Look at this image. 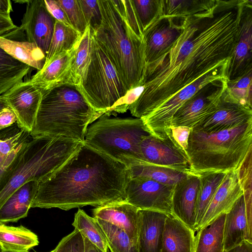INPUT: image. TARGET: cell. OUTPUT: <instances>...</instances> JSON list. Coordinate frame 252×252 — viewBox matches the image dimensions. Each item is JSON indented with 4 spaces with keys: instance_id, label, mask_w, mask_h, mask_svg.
Masks as SVG:
<instances>
[{
    "instance_id": "1",
    "label": "cell",
    "mask_w": 252,
    "mask_h": 252,
    "mask_svg": "<svg viewBox=\"0 0 252 252\" xmlns=\"http://www.w3.org/2000/svg\"><path fill=\"white\" fill-rule=\"evenodd\" d=\"M245 0H218L211 11L185 18L179 37L146 65L138 98L128 109L142 118L183 88L212 69L228 63L239 32Z\"/></svg>"
},
{
    "instance_id": "2",
    "label": "cell",
    "mask_w": 252,
    "mask_h": 252,
    "mask_svg": "<svg viewBox=\"0 0 252 252\" xmlns=\"http://www.w3.org/2000/svg\"><path fill=\"white\" fill-rule=\"evenodd\" d=\"M129 168L85 143L54 174L39 183L31 208L63 210L126 200Z\"/></svg>"
},
{
    "instance_id": "3",
    "label": "cell",
    "mask_w": 252,
    "mask_h": 252,
    "mask_svg": "<svg viewBox=\"0 0 252 252\" xmlns=\"http://www.w3.org/2000/svg\"><path fill=\"white\" fill-rule=\"evenodd\" d=\"M100 25L91 32L105 50L128 91L142 86L146 67L143 38L128 24L122 0H98Z\"/></svg>"
},
{
    "instance_id": "4",
    "label": "cell",
    "mask_w": 252,
    "mask_h": 252,
    "mask_svg": "<svg viewBox=\"0 0 252 252\" xmlns=\"http://www.w3.org/2000/svg\"><path fill=\"white\" fill-rule=\"evenodd\" d=\"M103 115L90 105L78 85L63 82L42 90L30 134L62 136L84 143L89 125Z\"/></svg>"
},
{
    "instance_id": "5",
    "label": "cell",
    "mask_w": 252,
    "mask_h": 252,
    "mask_svg": "<svg viewBox=\"0 0 252 252\" xmlns=\"http://www.w3.org/2000/svg\"><path fill=\"white\" fill-rule=\"evenodd\" d=\"M252 120L231 129L206 133L191 129L187 155L191 171L201 174L237 171L252 153Z\"/></svg>"
},
{
    "instance_id": "6",
    "label": "cell",
    "mask_w": 252,
    "mask_h": 252,
    "mask_svg": "<svg viewBox=\"0 0 252 252\" xmlns=\"http://www.w3.org/2000/svg\"><path fill=\"white\" fill-rule=\"evenodd\" d=\"M84 143L62 136L32 137L24 144L0 191V208L27 182L39 183L58 170Z\"/></svg>"
},
{
    "instance_id": "7",
    "label": "cell",
    "mask_w": 252,
    "mask_h": 252,
    "mask_svg": "<svg viewBox=\"0 0 252 252\" xmlns=\"http://www.w3.org/2000/svg\"><path fill=\"white\" fill-rule=\"evenodd\" d=\"M151 134L141 118L103 116L88 127L84 143L126 164L130 158L142 161L140 144Z\"/></svg>"
},
{
    "instance_id": "8",
    "label": "cell",
    "mask_w": 252,
    "mask_h": 252,
    "mask_svg": "<svg viewBox=\"0 0 252 252\" xmlns=\"http://www.w3.org/2000/svg\"><path fill=\"white\" fill-rule=\"evenodd\" d=\"M92 35L90 63L79 86L90 105L106 115L128 90L105 50Z\"/></svg>"
},
{
    "instance_id": "9",
    "label": "cell",
    "mask_w": 252,
    "mask_h": 252,
    "mask_svg": "<svg viewBox=\"0 0 252 252\" xmlns=\"http://www.w3.org/2000/svg\"><path fill=\"white\" fill-rule=\"evenodd\" d=\"M227 66L226 63L212 69L174 94L150 114L141 118L151 134L158 137L163 136L170 127L177 111L206 84L219 77H225Z\"/></svg>"
},
{
    "instance_id": "10",
    "label": "cell",
    "mask_w": 252,
    "mask_h": 252,
    "mask_svg": "<svg viewBox=\"0 0 252 252\" xmlns=\"http://www.w3.org/2000/svg\"><path fill=\"white\" fill-rule=\"evenodd\" d=\"M227 88V80L222 76L199 90L175 113L171 126L194 127L217 109Z\"/></svg>"
},
{
    "instance_id": "11",
    "label": "cell",
    "mask_w": 252,
    "mask_h": 252,
    "mask_svg": "<svg viewBox=\"0 0 252 252\" xmlns=\"http://www.w3.org/2000/svg\"><path fill=\"white\" fill-rule=\"evenodd\" d=\"M173 187L148 177L131 178L126 189V201L140 210L171 214Z\"/></svg>"
},
{
    "instance_id": "12",
    "label": "cell",
    "mask_w": 252,
    "mask_h": 252,
    "mask_svg": "<svg viewBox=\"0 0 252 252\" xmlns=\"http://www.w3.org/2000/svg\"><path fill=\"white\" fill-rule=\"evenodd\" d=\"M161 137L151 134L140 144L142 161L153 164L192 173L186 154L173 140L168 128Z\"/></svg>"
},
{
    "instance_id": "13",
    "label": "cell",
    "mask_w": 252,
    "mask_h": 252,
    "mask_svg": "<svg viewBox=\"0 0 252 252\" xmlns=\"http://www.w3.org/2000/svg\"><path fill=\"white\" fill-rule=\"evenodd\" d=\"M42 96V90L30 80L15 85L1 95L15 113L18 127L31 133L34 125Z\"/></svg>"
},
{
    "instance_id": "14",
    "label": "cell",
    "mask_w": 252,
    "mask_h": 252,
    "mask_svg": "<svg viewBox=\"0 0 252 252\" xmlns=\"http://www.w3.org/2000/svg\"><path fill=\"white\" fill-rule=\"evenodd\" d=\"M252 70V1L243 4L239 32L225 72L227 81L235 80Z\"/></svg>"
},
{
    "instance_id": "15",
    "label": "cell",
    "mask_w": 252,
    "mask_h": 252,
    "mask_svg": "<svg viewBox=\"0 0 252 252\" xmlns=\"http://www.w3.org/2000/svg\"><path fill=\"white\" fill-rule=\"evenodd\" d=\"M185 18L160 16L144 32L146 65L158 58L179 37L184 30Z\"/></svg>"
},
{
    "instance_id": "16",
    "label": "cell",
    "mask_w": 252,
    "mask_h": 252,
    "mask_svg": "<svg viewBox=\"0 0 252 252\" xmlns=\"http://www.w3.org/2000/svg\"><path fill=\"white\" fill-rule=\"evenodd\" d=\"M55 19L47 11L44 0H29L17 31L24 32L27 41L35 43L46 56L53 35Z\"/></svg>"
},
{
    "instance_id": "17",
    "label": "cell",
    "mask_w": 252,
    "mask_h": 252,
    "mask_svg": "<svg viewBox=\"0 0 252 252\" xmlns=\"http://www.w3.org/2000/svg\"><path fill=\"white\" fill-rule=\"evenodd\" d=\"M252 192H245L226 214L224 251L245 241L252 242Z\"/></svg>"
},
{
    "instance_id": "18",
    "label": "cell",
    "mask_w": 252,
    "mask_h": 252,
    "mask_svg": "<svg viewBox=\"0 0 252 252\" xmlns=\"http://www.w3.org/2000/svg\"><path fill=\"white\" fill-rule=\"evenodd\" d=\"M250 120H252V109L235 100L226 88L217 110L191 129L213 133L233 128Z\"/></svg>"
},
{
    "instance_id": "19",
    "label": "cell",
    "mask_w": 252,
    "mask_h": 252,
    "mask_svg": "<svg viewBox=\"0 0 252 252\" xmlns=\"http://www.w3.org/2000/svg\"><path fill=\"white\" fill-rule=\"evenodd\" d=\"M199 184V175L190 174L174 186L171 198V215L194 232Z\"/></svg>"
},
{
    "instance_id": "20",
    "label": "cell",
    "mask_w": 252,
    "mask_h": 252,
    "mask_svg": "<svg viewBox=\"0 0 252 252\" xmlns=\"http://www.w3.org/2000/svg\"><path fill=\"white\" fill-rule=\"evenodd\" d=\"M244 193L238 170L226 173L207 208L198 230L209 225L220 215L228 212Z\"/></svg>"
},
{
    "instance_id": "21",
    "label": "cell",
    "mask_w": 252,
    "mask_h": 252,
    "mask_svg": "<svg viewBox=\"0 0 252 252\" xmlns=\"http://www.w3.org/2000/svg\"><path fill=\"white\" fill-rule=\"evenodd\" d=\"M94 218L108 222L138 240L140 210L126 200L95 207Z\"/></svg>"
},
{
    "instance_id": "22",
    "label": "cell",
    "mask_w": 252,
    "mask_h": 252,
    "mask_svg": "<svg viewBox=\"0 0 252 252\" xmlns=\"http://www.w3.org/2000/svg\"><path fill=\"white\" fill-rule=\"evenodd\" d=\"M167 215L157 211L140 210L138 235L139 252H161Z\"/></svg>"
},
{
    "instance_id": "23",
    "label": "cell",
    "mask_w": 252,
    "mask_h": 252,
    "mask_svg": "<svg viewBox=\"0 0 252 252\" xmlns=\"http://www.w3.org/2000/svg\"><path fill=\"white\" fill-rule=\"evenodd\" d=\"M39 182L30 181L17 189L0 208V224L17 222L26 218L35 198Z\"/></svg>"
},
{
    "instance_id": "24",
    "label": "cell",
    "mask_w": 252,
    "mask_h": 252,
    "mask_svg": "<svg viewBox=\"0 0 252 252\" xmlns=\"http://www.w3.org/2000/svg\"><path fill=\"white\" fill-rule=\"evenodd\" d=\"M78 45L70 51L55 56L32 76L31 83L42 90L65 82Z\"/></svg>"
},
{
    "instance_id": "25",
    "label": "cell",
    "mask_w": 252,
    "mask_h": 252,
    "mask_svg": "<svg viewBox=\"0 0 252 252\" xmlns=\"http://www.w3.org/2000/svg\"><path fill=\"white\" fill-rule=\"evenodd\" d=\"M194 232L171 214L165 220L161 252H192Z\"/></svg>"
},
{
    "instance_id": "26",
    "label": "cell",
    "mask_w": 252,
    "mask_h": 252,
    "mask_svg": "<svg viewBox=\"0 0 252 252\" xmlns=\"http://www.w3.org/2000/svg\"><path fill=\"white\" fill-rule=\"evenodd\" d=\"M126 165L130 170L131 178L148 177L159 183L172 186L190 174H193L135 159H128Z\"/></svg>"
},
{
    "instance_id": "27",
    "label": "cell",
    "mask_w": 252,
    "mask_h": 252,
    "mask_svg": "<svg viewBox=\"0 0 252 252\" xmlns=\"http://www.w3.org/2000/svg\"><path fill=\"white\" fill-rule=\"evenodd\" d=\"M0 48L19 62L38 70L45 63L46 55L34 43L0 36Z\"/></svg>"
},
{
    "instance_id": "28",
    "label": "cell",
    "mask_w": 252,
    "mask_h": 252,
    "mask_svg": "<svg viewBox=\"0 0 252 252\" xmlns=\"http://www.w3.org/2000/svg\"><path fill=\"white\" fill-rule=\"evenodd\" d=\"M38 244L37 235L26 227L0 224V246L3 251L27 252Z\"/></svg>"
},
{
    "instance_id": "29",
    "label": "cell",
    "mask_w": 252,
    "mask_h": 252,
    "mask_svg": "<svg viewBox=\"0 0 252 252\" xmlns=\"http://www.w3.org/2000/svg\"><path fill=\"white\" fill-rule=\"evenodd\" d=\"M226 214L197 230L192 252H224V226Z\"/></svg>"
},
{
    "instance_id": "30",
    "label": "cell",
    "mask_w": 252,
    "mask_h": 252,
    "mask_svg": "<svg viewBox=\"0 0 252 252\" xmlns=\"http://www.w3.org/2000/svg\"><path fill=\"white\" fill-rule=\"evenodd\" d=\"M218 0H161L160 16L186 18L211 11Z\"/></svg>"
},
{
    "instance_id": "31",
    "label": "cell",
    "mask_w": 252,
    "mask_h": 252,
    "mask_svg": "<svg viewBox=\"0 0 252 252\" xmlns=\"http://www.w3.org/2000/svg\"><path fill=\"white\" fill-rule=\"evenodd\" d=\"M226 174L223 172H214L199 175L200 184L195 215V232L198 230L207 208Z\"/></svg>"
},
{
    "instance_id": "32",
    "label": "cell",
    "mask_w": 252,
    "mask_h": 252,
    "mask_svg": "<svg viewBox=\"0 0 252 252\" xmlns=\"http://www.w3.org/2000/svg\"><path fill=\"white\" fill-rule=\"evenodd\" d=\"M30 69L0 48V96L23 81Z\"/></svg>"
},
{
    "instance_id": "33",
    "label": "cell",
    "mask_w": 252,
    "mask_h": 252,
    "mask_svg": "<svg viewBox=\"0 0 252 252\" xmlns=\"http://www.w3.org/2000/svg\"><path fill=\"white\" fill-rule=\"evenodd\" d=\"M82 34L71 27L55 20L53 35L46 56L45 63L57 55L71 50L79 43Z\"/></svg>"
},
{
    "instance_id": "34",
    "label": "cell",
    "mask_w": 252,
    "mask_h": 252,
    "mask_svg": "<svg viewBox=\"0 0 252 252\" xmlns=\"http://www.w3.org/2000/svg\"><path fill=\"white\" fill-rule=\"evenodd\" d=\"M92 39V32L88 25L76 48L65 82L78 85L80 84L90 63Z\"/></svg>"
},
{
    "instance_id": "35",
    "label": "cell",
    "mask_w": 252,
    "mask_h": 252,
    "mask_svg": "<svg viewBox=\"0 0 252 252\" xmlns=\"http://www.w3.org/2000/svg\"><path fill=\"white\" fill-rule=\"evenodd\" d=\"M72 225L100 251L108 252L105 235L95 218L88 215L83 210L78 209L74 215Z\"/></svg>"
},
{
    "instance_id": "36",
    "label": "cell",
    "mask_w": 252,
    "mask_h": 252,
    "mask_svg": "<svg viewBox=\"0 0 252 252\" xmlns=\"http://www.w3.org/2000/svg\"><path fill=\"white\" fill-rule=\"evenodd\" d=\"M96 220L105 235L110 252H139L137 240L132 239L123 230L108 222Z\"/></svg>"
},
{
    "instance_id": "37",
    "label": "cell",
    "mask_w": 252,
    "mask_h": 252,
    "mask_svg": "<svg viewBox=\"0 0 252 252\" xmlns=\"http://www.w3.org/2000/svg\"><path fill=\"white\" fill-rule=\"evenodd\" d=\"M29 136L30 133L19 127L15 132L0 134V165L15 160Z\"/></svg>"
},
{
    "instance_id": "38",
    "label": "cell",
    "mask_w": 252,
    "mask_h": 252,
    "mask_svg": "<svg viewBox=\"0 0 252 252\" xmlns=\"http://www.w3.org/2000/svg\"><path fill=\"white\" fill-rule=\"evenodd\" d=\"M143 34L160 17L161 0H131Z\"/></svg>"
},
{
    "instance_id": "39",
    "label": "cell",
    "mask_w": 252,
    "mask_h": 252,
    "mask_svg": "<svg viewBox=\"0 0 252 252\" xmlns=\"http://www.w3.org/2000/svg\"><path fill=\"white\" fill-rule=\"evenodd\" d=\"M252 70L231 81H227V91L240 104L252 109Z\"/></svg>"
},
{
    "instance_id": "40",
    "label": "cell",
    "mask_w": 252,
    "mask_h": 252,
    "mask_svg": "<svg viewBox=\"0 0 252 252\" xmlns=\"http://www.w3.org/2000/svg\"><path fill=\"white\" fill-rule=\"evenodd\" d=\"M63 9L71 27L83 34L88 25L79 0H57Z\"/></svg>"
},
{
    "instance_id": "41",
    "label": "cell",
    "mask_w": 252,
    "mask_h": 252,
    "mask_svg": "<svg viewBox=\"0 0 252 252\" xmlns=\"http://www.w3.org/2000/svg\"><path fill=\"white\" fill-rule=\"evenodd\" d=\"M52 252H85L84 237L77 229L64 237Z\"/></svg>"
},
{
    "instance_id": "42",
    "label": "cell",
    "mask_w": 252,
    "mask_h": 252,
    "mask_svg": "<svg viewBox=\"0 0 252 252\" xmlns=\"http://www.w3.org/2000/svg\"><path fill=\"white\" fill-rule=\"evenodd\" d=\"M84 18L92 31L96 30L101 24L102 17L98 0H79Z\"/></svg>"
},
{
    "instance_id": "43",
    "label": "cell",
    "mask_w": 252,
    "mask_h": 252,
    "mask_svg": "<svg viewBox=\"0 0 252 252\" xmlns=\"http://www.w3.org/2000/svg\"><path fill=\"white\" fill-rule=\"evenodd\" d=\"M144 89L143 86H138L128 91L126 95L107 113L106 116L115 113H125L128 109L130 105L140 96Z\"/></svg>"
},
{
    "instance_id": "44",
    "label": "cell",
    "mask_w": 252,
    "mask_h": 252,
    "mask_svg": "<svg viewBox=\"0 0 252 252\" xmlns=\"http://www.w3.org/2000/svg\"><path fill=\"white\" fill-rule=\"evenodd\" d=\"M169 129L173 140L187 155L189 139L191 128L179 126H171Z\"/></svg>"
},
{
    "instance_id": "45",
    "label": "cell",
    "mask_w": 252,
    "mask_h": 252,
    "mask_svg": "<svg viewBox=\"0 0 252 252\" xmlns=\"http://www.w3.org/2000/svg\"><path fill=\"white\" fill-rule=\"evenodd\" d=\"M44 1L47 11L55 20L71 27L64 11L56 0H44Z\"/></svg>"
},
{
    "instance_id": "46",
    "label": "cell",
    "mask_w": 252,
    "mask_h": 252,
    "mask_svg": "<svg viewBox=\"0 0 252 252\" xmlns=\"http://www.w3.org/2000/svg\"><path fill=\"white\" fill-rule=\"evenodd\" d=\"M18 27L14 25L10 15L0 12V36L8 38Z\"/></svg>"
},
{
    "instance_id": "47",
    "label": "cell",
    "mask_w": 252,
    "mask_h": 252,
    "mask_svg": "<svg viewBox=\"0 0 252 252\" xmlns=\"http://www.w3.org/2000/svg\"><path fill=\"white\" fill-rule=\"evenodd\" d=\"M17 121L16 115L9 107L3 108L0 111V130L11 126Z\"/></svg>"
},
{
    "instance_id": "48",
    "label": "cell",
    "mask_w": 252,
    "mask_h": 252,
    "mask_svg": "<svg viewBox=\"0 0 252 252\" xmlns=\"http://www.w3.org/2000/svg\"><path fill=\"white\" fill-rule=\"evenodd\" d=\"M14 161L5 165H0V191L5 184L7 178L11 169Z\"/></svg>"
},
{
    "instance_id": "49",
    "label": "cell",
    "mask_w": 252,
    "mask_h": 252,
    "mask_svg": "<svg viewBox=\"0 0 252 252\" xmlns=\"http://www.w3.org/2000/svg\"><path fill=\"white\" fill-rule=\"evenodd\" d=\"M224 252H252V242L245 241Z\"/></svg>"
},
{
    "instance_id": "50",
    "label": "cell",
    "mask_w": 252,
    "mask_h": 252,
    "mask_svg": "<svg viewBox=\"0 0 252 252\" xmlns=\"http://www.w3.org/2000/svg\"><path fill=\"white\" fill-rule=\"evenodd\" d=\"M13 11L11 1L9 0H0V12L10 15Z\"/></svg>"
},
{
    "instance_id": "51",
    "label": "cell",
    "mask_w": 252,
    "mask_h": 252,
    "mask_svg": "<svg viewBox=\"0 0 252 252\" xmlns=\"http://www.w3.org/2000/svg\"><path fill=\"white\" fill-rule=\"evenodd\" d=\"M83 237L85 243V252H102L86 237Z\"/></svg>"
},
{
    "instance_id": "52",
    "label": "cell",
    "mask_w": 252,
    "mask_h": 252,
    "mask_svg": "<svg viewBox=\"0 0 252 252\" xmlns=\"http://www.w3.org/2000/svg\"><path fill=\"white\" fill-rule=\"evenodd\" d=\"M7 105L4 100L2 99L1 96H0V111Z\"/></svg>"
},
{
    "instance_id": "53",
    "label": "cell",
    "mask_w": 252,
    "mask_h": 252,
    "mask_svg": "<svg viewBox=\"0 0 252 252\" xmlns=\"http://www.w3.org/2000/svg\"><path fill=\"white\" fill-rule=\"evenodd\" d=\"M29 0H14V2H17V3H21V4H23V3H27L28 2Z\"/></svg>"
},
{
    "instance_id": "54",
    "label": "cell",
    "mask_w": 252,
    "mask_h": 252,
    "mask_svg": "<svg viewBox=\"0 0 252 252\" xmlns=\"http://www.w3.org/2000/svg\"><path fill=\"white\" fill-rule=\"evenodd\" d=\"M3 252H14L3 251ZM29 252L27 251V252Z\"/></svg>"
},
{
    "instance_id": "55",
    "label": "cell",
    "mask_w": 252,
    "mask_h": 252,
    "mask_svg": "<svg viewBox=\"0 0 252 252\" xmlns=\"http://www.w3.org/2000/svg\"><path fill=\"white\" fill-rule=\"evenodd\" d=\"M3 250L2 249V248H1V247L0 246V252H3Z\"/></svg>"
},
{
    "instance_id": "56",
    "label": "cell",
    "mask_w": 252,
    "mask_h": 252,
    "mask_svg": "<svg viewBox=\"0 0 252 252\" xmlns=\"http://www.w3.org/2000/svg\"><path fill=\"white\" fill-rule=\"evenodd\" d=\"M52 252L51 251V252Z\"/></svg>"
}]
</instances>
